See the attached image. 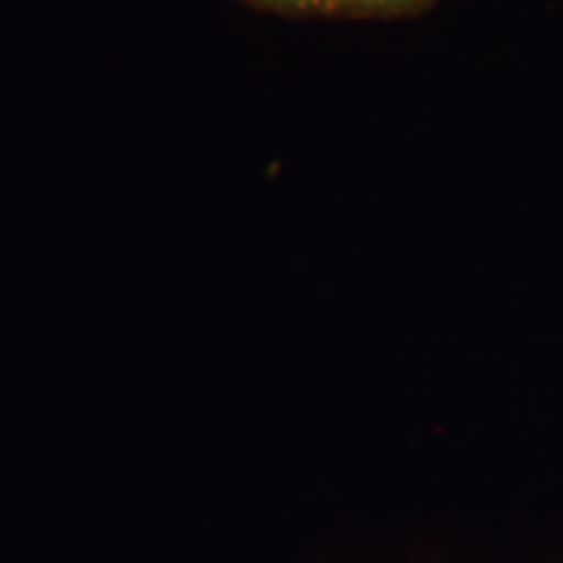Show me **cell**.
I'll list each match as a JSON object with an SVG mask.
<instances>
[{
	"instance_id": "6da1fadb",
	"label": "cell",
	"mask_w": 563,
	"mask_h": 563,
	"mask_svg": "<svg viewBox=\"0 0 563 563\" xmlns=\"http://www.w3.org/2000/svg\"><path fill=\"white\" fill-rule=\"evenodd\" d=\"M265 4L292 9V11H318V9H332L341 0H262Z\"/></svg>"
},
{
	"instance_id": "7a4b0ae2",
	"label": "cell",
	"mask_w": 563,
	"mask_h": 563,
	"mask_svg": "<svg viewBox=\"0 0 563 563\" xmlns=\"http://www.w3.org/2000/svg\"><path fill=\"white\" fill-rule=\"evenodd\" d=\"M355 2L365 4V7H395V4H402L407 0H355Z\"/></svg>"
}]
</instances>
